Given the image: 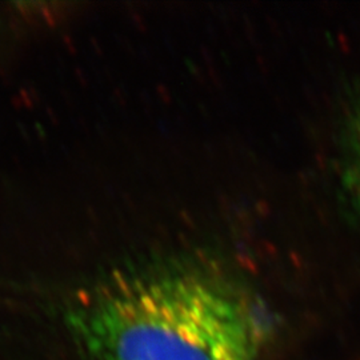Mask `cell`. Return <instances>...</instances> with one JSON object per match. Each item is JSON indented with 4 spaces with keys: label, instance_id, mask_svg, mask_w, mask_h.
Masks as SVG:
<instances>
[{
    "label": "cell",
    "instance_id": "7a4b0ae2",
    "mask_svg": "<svg viewBox=\"0 0 360 360\" xmlns=\"http://www.w3.org/2000/svg\"><path fill=\"white\" fill-rule=\"evenodd\" d=\"M340 174L348 206L360 224V94L345 124Z\"/></svg>",
    "mask_w": 360,
    "mask_h": 360
},
{
    "label": "cell",
    "instance_id": "6da1fadb",
    "mask_svg": "<svg viewBox=\"0 0 360 360\" xmlns=\"http://www.w3.org/2000/svg\"><path fill=\"white\" fill-rule=\"evenodd\" d=\"M68 321L92 360H257L262 322L231 284L186 269L119 274Z\"/></svg>",
    "mask_w": 360,
    "mask_h": 360
}]
</instances>
